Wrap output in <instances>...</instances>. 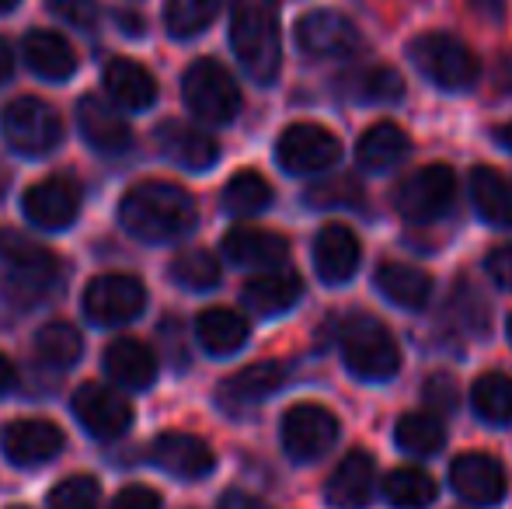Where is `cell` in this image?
Segmentation results:
<instances>
[{"mask_svg": "<svg viewBox=\"0 0 512 509\" xmlns=\"http://www.w3.org/2000/svg\"><path fill=\"white\" fill-rule=\"evenodd\" d=\"M220 509H269V506L258 503V499L248 496V492H227V496L220 499Z\"/></svg>", "mask_w": 512, "mask_h": 509, "instance_id": "obj_45", "label": "cell"}, {"mask_svg": "<svg viewBox=\"0 0 512 509\" xmlns=\"http://www.w3.org/2000/svg\"><path fill=\"white\" fill-rule=\"evenodd\" d=\"M171 279L185 290H213L220 283V262L213 255L203 252V248H185L171 258Z\"/></svg>", "mask_w": 512, "mask_h": 509, "instance_id": "obj_37", "label": "cell"}, {"mask_svg": "<svg viewBox=\"0 0 512 509\" xmlns=\"http://www.w3.org/2000/svg\"><path fill=\"white\" fill-rule=\"evenodd\" d=\"M297 39L300 53L307 60H345V56L359 53V28L352 25L345 14L338 11H310L297 21Z\"/></svg>", "mask_w": 512, "mask_h": 509, "instance_id": "obj_12", "label": "cell"}, {"mask_svg": "<svg viewBox=\"0 0 512 509\" xmlns=\"http://www.w3.org/2000/svg\"><path fill=\"white\" fill-rule=\"evenodd\" d=\"M147 304V290L129 272H105L84 290V311L95 325H126Z\"/></svg>", "mask_w": 512, "mask_h": 509, "instance_id": "obj_11", "label": "cell"}, {"mask_svg": "<svg viewBox=\"0 0 512 509\" xmlns=\"http://www.w3.org/2000/svg\"><path fill=\"white\" fill-rule=\"evenodd\" d=\"M0 262H4V293L18 307H35L42 297L56 290L60 283V262L49 248L35 245L32 238L0 227Z\"/></svg>", "mask_w": 512, "mask_h": 509, "instance_id": "obj_3", "label": "cell"}, {"mask_svg": "<svg viewBox=\"0 0 512 509\" xmlns=\"http://www.w3.org/2000/svg\"><path fill=\"white\" fill-rule=\"evenodd\" d=\"M509 342H512V318H509Z\"/></svg>", "mask_w": 512, "mask_h": 509, "instance_id": "obj_53", "label": "cell"}, {"mask_svg": "<svg viewBox=\"0 0 512 509\" xmlns=\"http://www.w3.org/2000/svg\"><path fill=\"white\" fill-rule=\"evenodd\" d=\"M185 105L196 112L206 123H230L241 109V88L227 74V67H220L216 60H196L185 70L182 81Z\"/></svg>", "mask_w": 512, "mask_h": 509, "instance_id": "obj_6", "label": "cell"}, {"mask_svg": "<svg viewBox=\"0 0 512 509\" xmlns=\"http://www.w3.org/2000/svg\"><path fill=\"white\" fill-rule=\"evenodd\" d=\"M499 88L502 91H512V56L499 63Z\"/></svg>", "mask_w": 512, "mask_h": 509, "instance_id": "obj_49", "label": "cell"}, {"mask_svg": "<svg viewBox=\"0 0 512 509\" xmlns=\"http://www.w3.org/2000/svg\"><path fill=\"white\" fill-rule=\"evenodd\" d=\"M314 272L321 276V283L328 286H342L356 276L359 269V238L342 224H328L321 234L314 238Z\"/></svg>", "mask_w": 512, "mask_h": 509, "instance_id": "obj_20", "label": "cell"}, {"mask_svg": "<svg viewBox=\"0 0 512 509\" xmlns=\"http://www.w3.org/2000/svg\"><path fill=\"white\" fill-rule=\"evenodd\" d=\"M108 509H161V496L154 489H147V485H129L112 499Z\"/></svg>", "mask_w": 512, "mask_h": 509, "instance_id": "obj_41", "label": "cell"}, {"mask_svg": "<svg viewBox=\"0 0 512 509\" xmlns=\"http://www.w3.org/2000/svg\"><path fill=\"white\" fill-rule=\"evenodd\" d=\"M304 293V283H300L297 272H286V269H265L258 276H251L244 283L241 297L244 304L251 307L255 314L262 318H272V314H286L293 304L300 300Z\"/></svg>", "mask_w": 512, "mask_h": 509, "instance_id": "obj_22", "label": "cell"}, {"mask_svg": "<svg viewBox=\"0 0 512 509\" xmlns=\"http://www.w3.org/2000/svg\"><path fill=\"white\" fill-rule=\"evenodd\" d=\"M342 157V143L331 129L317 123H293L279 133L276 140V161L290 175H317L338 164Z\"/></svg>", "mask_w": 512, "mask_h": 509, "instance_id": "obj_9", "label": "cell"}, {"mask_svg": "<svg viewBox=\"0 0 512 509\" xmlns=\"http://www.w3.org/2000/svg\"><path fill=\"white\" fill-rule=\"evenodd\" d=\"M11 387H14V367H11L7 356H0V398H4Z\"/></svg>", "mask_w": 512, "mask_h": 509, "instance_id": "obj_48", "label": "cell"}, {"mask_svg": "<svg viewBox=\"0 0 512 509\" xmlns=\"http://www.w3.org/2000/svg\"><path fill=\"white\" fill-rule=\"evenodd\" d=\"M11 509H25V506H11Z\"/></svg>", "mask_w": 512, "mask_h": 509, "instance_id": "obj_54", "label": "cell"}, {"mask_svg": "<svg viewBox=\"0 0 512 509\" xmlns=\"http://www.w3.org/2000/svg\"><path fill=\"white\" fill-rule=\"evenodd\" d=\"M471 405L478 412V419L492 422V426L512 422V377L481 374L471 387Z\"/></svg>", "mask_w": 512, "mask_h": 509, "instance_id": "obj_35", "label": "cell"}, {"mask_svg": "<svg viewBox=\"0 0 512 509\" xmlns=\"http://www.w3.org/2000/svg\"><path fill=\"white\" fill-rule=\"evenodd\" d=\"M342 360L352 377L380 384L401 370V346L377 318L352 314L342 325Z\"/></svg>", "mask_w": 512, "mask_h": 509, "instance_id": "obj_4", "label": "cell"}, {"mask_svg": "<svg viewBox=\"0 0 512 509\" xmlns=\"http://www.w3.org/2000/svg\"><path fill=\"white\" fill-rule=\"evenodd\" d=\"M485 269H488V276L502 286V290H512V241L509 245H499L492 255H488Z\"/></svg>", "mask_w": 512, "mask_h": 509, "instance_id": "obj_43", "label": "cell"}, {"mask_svg": "<svg viewBox=\"0 0 512 509\" xmlns=\"http://www.w3.org/2000/svg\"><path fill=\"white\" fill-rule=\"evenodd\" d=\"M450 485L471 506H499L509 492L506 468L492 454H460L450 464Z\"/></svg>", "mask_w": 512, "mask_h": 509, "instance_id": "obj_14", "label": "cell"}, {"mask_svg": "<svg viewBox=\"0 0 512 509\" xmlns=\"http://www.w3.org/2000/svg\"><path fill=\"white\" fill-rule=\"evenodd\" d=\"M338 419L331 408L324 405H293L290 412L283 415V426H279V440H283V450L290 461L297 464H310L317 457H324L331 447L338 443Z\"/></svg>", "mask_w": 512, "mask_h": 509, "instance_id": "obj_7", "label": "cell"}, {"mask_svg": "<svg viewBox=\"0 0 512 509\" xmlns=\"http://www.w3.org/2000/svg\"><path fill=\"white\" fill-rule=\"evenodd\" d=\"M220 4L223 0H168V11H164L168 32L175 39H192V35L206 32L220 14Z\"/></svg>", "mask_w": 512, "mask_h": 509, "instance_id": "obj_38", "label": "cell"}, {"mask_svg": "<svg viewBox=\"0 0 512 509\" xmlns=\"http://www.w3.org/2000/svg\"><path fill=\"white\" fill-rule=\"evenodd\" d=\"M21 210L32 220L35 227H46V231H63L77 220L81 210V189H77L70 178H46V182H35L32 189L21 199Z\"/></svg>", "mask_w": 512, "mask_h": 509, "instance_id": "obj_16", "label": "cell"}, {"mask_svg": "<svg viewBox=\"0 0 512 509\" xmlns=\"http://www.w3.org/2000/svg\"><path fill=\"white\" fill-rule=\"evenodd\" d=\"M4 192H7V171L0 168V196H4Z\"/></svg>", "mask_w": 512, "mask_h": 509, "instance_id": "obj_51", "label": "cell"}, {"mask_svg": "<svg viewBox=\"0 0 512 509\" xmlns=\"http://www.w3.org/2000/svg\"><path fill=\"white\" fill-rule=\"evenodd\" d=\"M74 415L95 440H119L133 422V408L115 387L105 384H81L74 394Z\"/></svg>", "mask_w": 512, "mask_h": 509, "instance_id": "obj_13", "label": "cell"}, {"mask_svg": "<svg viewBox=\"0 0 512 509\" xmlns=\"http://www.w3.org/2000/svg\"><path fill=\"white\" fill-rule=\"evenodd\" d=\"M11 7H18V0H0V11H11Z\"/></svg>", "mask_w": 512, "mask_h": 509, "instance_id": "obj_52", "label": "cell"}, {"mask_svg": "<svg viewBox=\"0 0 512 509\" xmlns=\"http://www.w3.org/2000/svg\"><path fill=\"white\" fill-rule=\"evenodd\" d=\"M377 290L405 311H422L432 297V276L405 262H384L377 269Z\"/></svg>", "mask_w": 512, "mask_h": 509, "instance_id": "obj_27", "label": "cell"}, {"mask_svg": "<svg viewBox=\"0 0 512 509\" xmlns=\"http://www.w3.org/2000/svg\"><path fill=\"white\" fill-rule=\"evenodd\" d=\"M35 353L46 367H56V370H67L81 360L84 353V339L70 321H49V325L39 328L35 335Z\"/></svg>", "mask_w": 512, "mask_h": 509, "instance_id": "obj_33", "label": "cell"}, {"mask_svg": "<svg viewBox=\"0 0 512 509\" xmlns=\"http://www.w3.org/2000/svg\"><path fill=\"white\" fill-rule=\"evenodd\" d=\"M394 443L411 457H432L443 450L446 429L436 412H408L394 426Z\"/></svg>", "mask_w": 512, "mask_h": 509, "instance_id": "obj_32", "label": "cell"}, {"mask_svg": "<svg viewBox=\"0 0 512 509\" xmlns=\"http://www.w3.org/2000/svg\"><path fill=\"white\" fill-rule=\"evenodd\" d=\"M11 70H14V53H11V46H7V39H0V84L11 77Z\"/></svg>", "mask_w": 512, "mask_h": 509, "instance_id": "obj_47", "label": "cell"}, {"mask_svg": "<svg viewBox=\"0 0 512 509\" xmlns=\"http://www.w3.org/2000/svg\"><path fill=\"white\" fill-rule=\"evenodd\" d=\"M408 56L418 67V74L443 91L474 88V81H478V74H481L478 56H474L464 42L453 39V35H446V32L418 35V39L411 42Z\"/></svg>", "mask_w": 512, "mask_h": 509, "instance_id": "obj_5", "label": "cell"}, {"mask_svg": "<svg viewBox=\"0 0 512 509\" xmlns=\"http://www.w3.org/2000/svg\"><path fill=\"white\" fill-rule=\"evenodd\" d=\"M105 370L115 384L143 391L157 377V356L140 339H115L105 349Z\"/></svg>", "mask_w": 512, "mask_h": 509, "instance_id": "obj_26", "label": "cell"}, {"mask_svg": "<svg viewBox=\"0 0 512 509\" xmlns=\"http://www.w3.org/2000/svg\"><path fill=\"white\" fill-rule=\"evenodd\" d=\"M119 220L140 241H175L196 227V199L175 182H140L122 196Z\"/></svg>", "mask_w": 512, "mask_h": 509, "instance_id": "obj_1", "label": "cell"}, {"mask_svg": "<svg viewBox=\"0 0 512 509\" xmlns=\"http://www.w3.org/2000/svg\"><path fill=\"white\" fill-rule=\"evenodd\" d=\"M471 199L481 220L492 227H512V178L495 168H474L471 171Z\"/></svg>", "mask_w": 512, "mask_h": 509, "instance_id": "obj_30", "label": "cell"}, {"mask_svg": "<svg viewBox=\"0 0 512 509\" xmlns=\"http://www.w3.org/2000/svg\"><path fill=\"white\" fill-rule=\"evenodd\" d=\"M98 503H102L98 482L88 475L67 478L49 492V509H98Z\"/></svg>", "mask_w": 512, "mask_h": 509, "instance_id": "obj_40", "label": "cell"}, {"mask_svg": "<svg viewBox=\"0 0 512 509\" xmlns=\"http://www.w3.org/2000/svg\"><path fill=\"white\" fill-rule=\"evenodd\" d=\"M230 46L244 74L255 84H272L283 63L276 0H234L230 7Z\"/></svg>", "mask_w": 512, "mask_h": 509, "instance_id": "obj_2", "label": "cell"}, {"mask_svg": "<svg viewBox=\"0 0 512 509\" xmlns=\"http://www.w3.org/2000/svg\"><path fill=\"white\" fill-rule=\"evenodd\" d=\"M223 255L248 269H276L290 255V241L272 231H258V227H234L223 238Z\"/></svg>", "mask_w": 512, "mask_h": 509, "instance_id": "obj_23", "label": "cell"}, {"mask_svg": "<svg viewBox=\"0 0 512 509\" xmlns=\"http://www.w3.org/2000/svg\"><path fill=\"white\" fill-rule=\"evenodd\" d=\"M377 489V464L366 450H352L342 457L324 485V499L331 509H366Z\"/></svg>", "mask_w": 512, "mask_h": 509, "instance_id": "obj_17", "label": "cell"}, {"mask_svg": "<svg viewBox=\"0 0 512 509\" xmlns=\"http://www.w3.org/2000/svg\"><path fill=\"white\" fill-rule=\"evenodd\" d=\"M4 136L18 154H49L63 140L60 112L42 98H18L4 109Z\"/></svg>", "mask_w": 512, "mask_h": 509, "instance_id": "obj_10", "label": "cell"}, {"mask_svg": "<svg viewBox=\"0 0 512 509\" xmlns=\"http://www.w3.org/2000/svg\"><path fill=\"white\" fill-rule=\"evenodd\" d=\"M105 88L122 109L143 112L154 105L157 98V81L150 77L147 67H140L136 60H112L105 67Z\"/></svg>", "mask_w": 512, "mask_h": 509, "instance_id": "obj_28", "label": "cell"}, {"mask_svg": "<svg viewBox=\"0 0 512 509\" xmlns=\"http://www.w3.org/2000/svg\"><path fill=\"white\" fill-rule=\"evenodd\" d=\"M286 381V367L276 360H262L251 363V367L237 370L234 377H227L220 387V401L227 408H248L265 401L269 394H276Z\"/></svg>", "mask_w": 512, "mask_h": 509, "instance_id": "obj_24", "label": "cell"}, {"mask_svg": "<svg viewBox=\"0 0 512 509\" xmlns=\"http://www.w3.org/2000/svg\"><path fill=\"white\" fill-rule=\"evenodd\" d=\"M196 335H199V342H203L206 353L230 356L248 342V321H244L237 311H230V307H209V311L199 314Z\"/></svg>", "mask_w": 512, "mask_h": 509, "instance_id": "obj_31", "label": "cell"}, {"mask_svg": "<svg viewBox=\"0 0 512 509\" xmlns=\"http://www.w3.org/2000/svg\"><path fill=\"white\" fill-rule=\"evenodd\" d=\"M150 461L175 478H206L216 468V457L206 440L192 433H161L150 443Z\"/></svg>", "mask_w": 512, "mask_h": 509, "instance_id": "obj_18", "label": "cell"}, {"mask_svg": "<svg viewBox=\"0 0 512 509\" xmlns=\"http://www.w3.org/2000/svg\"><path fill=\"white\" fill-rule=\"evenodd\" d=\"M0 450L18 468H39V464L53 461L63 450V433L49 419H18L11 426H4Z\"/></svg>", "mask_w": 512, "mask_h": 509, "instance_id": "obj_15", "label": "cell"}, {"mask_svg": "<svg viewBox=\"0 0 512 509\" xmlns=\"http://www.w3.org/2000/svg\"><path fill=\"white\" fill-rule=\"evenodd\" d=\"M384 499L394 509H425L436 499V482L422 468H398L384 478Z\"/></svg>", "mask_w": 512, "mask_h": 509, "instance_id": "obj_34", "label": "cell"}, {"mask_svg": "<svg viewBox=\"0 0 512 509\" xmlns=\"http://www.w3.org/2000/svg\"><path fill=\"white\" fill-rule=\"evenodd\" d=\"M495 140H499L506 150H512V123H506V126H499V129H495Z\"/></svg>", "mask_w": 512, "mask_h": 509, "instance_id": "obj_50", "label": "cell"}, {"mask_svg": "<svg viewBox=\"0 0 512 509\" xmlns=\"http://www.w3.org/2000/svg\"><path fill=\"white\" fill-rule=\"evenodd\" d=\"M425 398H429L439 412H450V408H457V384H453L446 374H436L429 384H425Z\"/></svg>", "mask_w": 512, "mask_h": 509, "instance_id": "obj_42", "label": "cell"}, {"mask_svg": "<svg viewBox=\"0 0 512 509\" xmlns=\"http://www.w3.org/2000/svg\"><path fill=\"white\" fill-rule=\"evenodd\" d=\"M408 150H411V143H408L405 129L394 123H373L359 136L356 161H359V168L370 171V175H387V171H394L405 161Z\"/></svg>", "mask_w": 512, "mask_h": 509, "instance_id": "obj_25", "label": "cell"}, {"mask_svg": "<svg viewBox=\"0 0 512 509\" xmlns=\"http://www.w3.org/2000/svg\"><path fill=\"white\" fill-rule=\"evenodd\" d=\"M25 63L46 81H67L77 70V53L63 35L56 32H28L25 39Z\"/></svg>", "mask_w": 512, "mask_h": 509, "instance_id": "obj_29", "label": "cell"}, {"mask_svg": "<svg viewBox=\"0 0 512 509\" xmlns=\"http://www.w3.org/2000/svg\"><path fill=\"white\" fill-rule=\"evenodd\" d=\"M157 147L168 161H175L178 168L189 171H206L216 164L220 157V143L216 136H209L206 129L178 123V119H168V123L157 126Z\"/></svg>", "mask_w": 512, "mask_h": 509, "instance_id": "obj_19", "label": "cell"}, {"mask_svg": "<svg viewBox=\"0 0 512 509\" xmlns=\"http://www.w3.org/2000/svg\"><path fill=\"white\" fill-rule=\"evenodd\" d=\"M352 91H356V98H363V102H398V98L405 95V81H401V74L391 67H370L352 77Z\"/></svg>", "mask_w": 512, "mask_h": 509, "instance_id": "obj_39", "label": "cell"}, {"mask_svg": "<svg viewBox=\"0 0 512 509\" xmlns=\"http://www.w3.org/2000/svg\"><path fill=\"white\" fill-rule=\"evenodd\" d=\"M272 203V185L258 171H237L223 189V206L234 217H255Z\"/></svg>", "mask_w": 512, "mask_h": 509, "instance_id": "obj_36", "label": "cell"}, {"mask_svg": "<svg viewBox=\"0 0 512 509\" xmlns=\"http://www.w3.org/2000/svg\"><path fill=\"white\" fill-rule=\"evenodd\" d=\"M453 196H457V175L446 164H425L401 182L394 206L411 224H432L450 210Z\"/></svg>", "mask_w": 512, "mask_h": 509, "instance_id": "obj_8", "label": "cell"}, {"mask_svg": "<svg viewBox=\"0 0 512 509\" xmlns=\"http://www.w3.org/2000/svg\"><path fill=\"white\" fill-rule=\"evenodd\" d=\"M471 7L488 21H499L506 14V0H471Z\"/></svg>", "mask_w": 512, "mask_h": 509, "instance_id": "obj_46", "label": "cell"}, {"mask_svg": "<svg viewBox=\"0 0 512 509\" xmlns=\"http://www.w3.org/2000/svg\"><path fill=\"white\" fill-rule=\"evenodd\" d=\"M77 126H81L84 140L91 143L102 154H122V150L133 147V129L126 119L98 95H84L77 105Z\"/></svg>", "mask_w": 512, "mask_h": 509, "instance_id": "obj_21", "label": "cell"}, {"mask_svg": "<svg viewBox=\"0 0 512 509\" xmlns=\"http://www.w3.org/2000/svg\"><path fill=\"white\" fill-rule=\"evenodd\" d=\"M56 14H63L67 21H74V25H91V18H95V7H91V0H53Z\"/></svg>", "mask_w": 512, "mask_h": 509, "instance_id": "obj_44", "label": "cell"}]
</instances>
